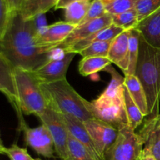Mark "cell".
I'll list each match as a JSON object with an SVG mask.
<instances>
[{"instance_id": "1", "label": "cell", "mask_w": 160, "mask_h": 160, "mask_svg": "<svg viewBox=\"0 0 160 160\" xmlns=\"http://www.w3.org/2000/svg\"><path fill=\"white\" fill-rule=\"evenodd\" d=\"M39 32L34 20H26L20 12H14L4 38L0 42V51L14 68L34 71L52 59L54 45H41L36 42Z\"/></svg>"}, {"instance_id": "2", "label": "cell", "mask_w": 160, "mask_h": 160, "mask_svg": "<svg viewBox=\"0 0 160 160\" xmlns=\"http://www.w3.org/2000/svg\"><path fill=\"white\" fill-rule=\"evenodd\" d=\"M134 75L142 83L146 95L148 107L147 119L155 118L160 114V48L150 45L142 35Z\"/></svg>"}, {"instance_id": "3", "label": "cell", "mask_w": 160, "mask_h": 160, "mask_svg": "<svg viewBox=\"0 0 160 160\" xmlns=\"http://www.w3.org/2000/svg\"><path fill=\"white\" fill-rule=\"evenodd\" d=\"M43 93L50 108L60 114H70L81 121L95 118L92 103L84 99L67 81L41 83Z\"/></svg>"}, {"instance_id": "4", "label": "cell", "mask_w": 160, "mask_h": 160, "mask_svg": "<svg viewBox=\"0 0 160 160\" xmlns=\"http://www.w3.org/2000/svg\"><path fill=\"white\" fill-rule=\"evenodd\" d=\"M15 81L22 113L42 115L48 105L39 80L32 71L15 68Z\"/></svg>"}, {"instance_id": "5", "label": "cell", "mask_w": 160, "mask_h": 160, "mask_svg": "<svg viewBox=\"0 0 160 160\" xmlns=\"http://www.w3.org/2000/svg\"><path fill=\"white\" fill-rule=\"evenodd\" d=\"M144 143L129 125L119 130L117 139L106 155V160H139Z\"/></svg>"}, {"instance_id": "6", "label": "cell", "mask_w": 160, "mask_h": 160, "mask_svg": "<svg viewBox=\"0 0 160 160\" xmlns=\"http://www.w3.org/2000/svg\"><path fill=\"white\" fill-rule=\"evenodd\" d=\"M95 118L102 120L120 130L128 125L123 96L112 98L102 94L95 101L91 102Z\"/></svg>"}, {"instance_id": "7", "label": "cell", "mask_w": 160, "mask_h": 160, "mask_svg": "<svg viewBox=\"0 0 160 160\" xmlns=\"http://www.w3.org/2000/svg\"><path fill=\"white\" fill-rule=\"evenodd\" d=\"M38 118L49 131L59 157L61 160H68L69 133L60 114L48 106Z\"/></svg>"}, {"instance_id": "8", "label": "cell", "mask_w": 160, "mask_h": 160, "mask_svg": "<svg viewBox=\"0 0 160 160\" xmlns=\"http://www.w3.org/2000/svg\"><path fill=\"white\" fill-rule=\"evenodd\" d=\"M0 92L7 98L15 109L20 123V128L26 124L20 110L17 84L15 81V68L9 59L0 51Z\"/></svg>"}, {"instance_id": "9", "label": "cell", "mask_w": 160, "mask_h": 160, "mask_svg": "<svg viewBox=\"0 0 160 160\" xmlns=\"http://www.w3.org/2000/svg\"><path fill=\"white\" fill-rule=\"evenodd\" d=\"M92 138L101 160H106V155L117 139L119 131L111 125L96 118L84 122Z\"/></svg>"}, {"instance_id": "10", "label": "cell", "mask_w": 160, "mask_h": 160, "mask_svg": "<svg viewBox=\"0 0 160 160\" xmlns=\"http://www.w3.org/2000/svg\"><path fill=\"white\" fill-rule=\"evenodd\" d=\"M20 130L24 133L25 141L28 146L44 157L53 158L55 151L54 142L45 125L42 123L38 128H31L26 124Z\"/></svg>"}, {"instance_id": "11", "label": "cell", "mask_w": 160, "mask_h": 160, "mask_svg": "<svg viewBox=\"0 0 160 160\" xmlns=\"http://www.w3.org/2000/svg\"><path fill=\"white\" fill-rule=\"evenodd\" d=\"M75 55L73 52H67L58 59L52 58L42 67L32 72L41 83H51L67 79V70Z\"/></svg>"}, {"instance_id": "12", "label": "cell", "mask_w": 160, "mask_h": 160, "mask_svg": "<svg viewBox=\"0 0 160 160\" xmlns=\"http://www.w3.org/2000/svg\"><path fill=\"white\" fill-rule=\"evenodd\" d=\"M112 23V16L106 13L102 17L91 20L82 25L77 26V28L72 31L71 34L59 45L58 49H60L62 51L63 48L69 46L71 44L86 38L95 33L99 31L100 30L109 26Z\"/></svg>"}, {"instance_id": "13", "label": "cell", "mask_w": 160, "mask_h": 160, "mask_svg": "<svg viewBox=\"0 0 160 160\" xmlns=\"http://www.w3.org/2000/svg\"><path fill=\"white\" fill-rule=\"evenodd\" d=\"M77 28L76 25L60 21L48 25L36 35V42L41 45H54L56 48Z\"/></svg>"}, {"instance_id": "14", "label": "cell", "mask_w": 160, "mask_h": 160, "mask_svg": "<svg viewBox=\"0 0 160 160\" xmlns=\"http://www.w3.org/2000/svg\"><path fill=\"white\" fill-rule=\"evenodd\" d=\"M138 134L144 143L143 150L160 160V114L152 119H146Z\"/></svg>"}, {"instance_id": "15", "label": "cell", "mask_w": 160, "mask_h": 160, "mask_svg": "<svg viewBox=\"0 0 160 160\" xmlns=\"http://www.w3.org/2000/svg\"><path fill=\"white\" fill-rule=\"evenodd\" d=\"M60 116L67 127L69 134L83 144L96 159L101 160L95 144L89 135L84 122L70 114H60Z\"/></svg>"}, {"instance_id": "16", "label": "cell", "mask_w": 160, "mask_h": 160, "mask_svg": "<svg viewBox=\"0 0 160 160\" xmlns=\"http://www.w3.org/2000/svg\"><path fill=\"white\" fill-rule=\"evenodd\" d=\"M130 30L123 31L112 41L107 57L112 63L120 67L126 73L128 67V46Z\"/></svg>"}, {"instance_id": "17", "label": "cell", "mask_w": 160, "mask_h": 160, "mask_svg": "<svg viewBox=\"0 0 160 160\" xmlns=\"http://www.w3.org/2000/svg\"><path fill=\"white\" fill-rule=\"evenodd\" d=\"M123 31L124 30L121 29L120 28H118V27L112 23L109 26L106 27V28L100 30L98 32L93 34L92 35L66 47L65 48L62 50V52L63 53L73 52L75 53V54H78V53H80V52L82 51L83 49L87 48L91 44L94 43V42H103V41H112Z\"/></svg>"}, {"instance_id": "18", "label": "cell", "mask_w": 160, "mask_h": 160, "mask_svg": "<svg viewBox=\"0 0 160 160\" xmlns=\"http://www.w3.org/2000/svg\"><path fill=\"white\" fill-rule=\"evenodd\" d=\"M136 29L150 45L160 48V8L141 20Z\"/></svg>"}, {"instance_id": "19", "label": "cell", "mask_w": 160, "mask_h": 160, "mask_svg": "<svg viewBox=\"0 0 160 160\" xmlns=\"http://www.w3.org/2000/svg\"><path fill=\"white\" fill-rule=\"evenodd\" d=\"M124 86L128 89L133 101L140 109L145 117L148 115V107L147 97L142 83L135 75L124 76Z\"/></svg>"}, {"instance_id": "20", "label": "cell", "mask_w": 160, "mask_h": 160, "mask_svg": "<svg viewBox=\"0 0 160 160\" xmlns=\"http://www.w3.org/2000/svg\"><path fill=\"white\" fill-rule=\"evenodd\" d=\"M58 0H23L19 12L26 20H33L56 7Z\"/></svg>"}, {"instance_id": "21", "label": "cell", "mask_w": 160, "mask_h": 160, "mask_svg": "<svg viewBox=\"0 0 160 160\" xmlns=\"http://www.w3.org/2000/svg\"><path fill=\"white\" fill-rule=\"evenodd\" d=\"M123 103L125 111L128 117V125L135 131L139 126L142 124L145 119V116L141 112L140 109L133 101L126 87H123Z\"/></svg>"}, {"instance_id": "22", "label": "cell", "mask_w": 160, "mask_h": 160, "mask_svg": "<svg viewBox=\"0 0 160 160\" xmlns=\"http://www.w3.org/2000/svg\"><path fill=\"white\" fill-rule=\"evenodd\" d=\"M112 62L108 57L92 56L84 57L79 63V72L82 76H90L101 70H104Z\"/></svg>"}, {"instance_id": "23", "label": "cell", "mask_w": 160, "mask_h": 160, "mask_svg": "<svg viewBox=\"0 0 160 160\" xmlns=\"http://www.w3.org/2000/svg\"><path fill=\"white\" fill-rule=\"evenodd\" d=\"M140 32L136 28L130 30L129 46H128V67L125 76L134 75L139 55V40Z\"/></svg>"}, {"instance_id": "24", "label": "cell", "mask_w": 160, "mask_h": 160, "mask_svg": "<svg viewBox=\"0 0 160 160\" xmlns=\"http://www.w3.org/2000/svg\"><path fill=\"white\" fill-rule=\"evenodd\" d=\"M92 1L73 2L65 8V21L78 26L87 14Z\"/></svg>"}, {"instance_id": "25", "label": "cell", "mask_w": 160, "mask_h": 160, "mask_svg": "<svg viewBox=\"0 0 160 160\" xmlns=\"http://www.w3.org/2000/svg\"><path fill=\"white\" fill-rule=\"evenodd\" d=\"M105 71L110 73L112 79L107 88L103 92L102 94L112 98L123 96V87H124V78L121 76L111 65L108 66Z\"/></svg>"}, {"instance_id": "26", "label": "cell", "mask_w": 160, "mask_h": 160, "mask_svg": "<svg viewBox=\"0 0 160 160\" xmlns=\"http://www.w3.org/2000/svg\"><path fill=\"white\" fill-rule=\"evenodd\" d=\"M68 160H98L83 144L69 134Z\"/></svg>"}, {"instance_id": "27", "label": "cell", "mask_w": 160, "mask_h": 160, "mask_svg": "<svg viewBox=\"0 0 160 160\" xmlns=\"http://www.w3.org/2000/svg\"><path fill=\"white\" fill-rule=\"evenodd\" d=\"M112 24L127 31L137 28L139 20L135 9H132L123 13L112 16Z\"/></svg>"}, {"instance_id": "28", "label": "cell", "mask_w": 160, "mask_h": 160, "mask_svg": "<svg viewBox=\"0 0 160 160\" xmlns=\"http://www.w3.org/2000/svg\"><path fill=\"white\" fill-rule=\"evenodd\" d=\"M112 41H103L96 42L91 44L90 45L80 52L79 54L84 57H92V56H103L107 57L109 53L110 45Z\"/></svg>"}, {"instance_id": "29", "label": "cell", "mask_w": 160, "mask_h": 160, "mask_svg": "<svg viewBox=\"0 0 160 160\" xmlns=\"http://www.w3.org/2000/svg\"><path fill=\"white\" fill-rule=\"evenodd\" d=\"M160 8V0H138L135 4L139 22Z\"/></svg>"}, {"instance_id": "30", "label": "cell", "mask_w": 160, "mask_h": 160, "mask_svg": "<svg viewBox=\"0 0 160 160\" xmlns=\"http://www.w3.org/2000/svg\"><path fill=\"white\" fill-rule=\"evenodd\" d=\"M137 1L138 0H115L105 6V9L106 12L109 15H117L134 9Z\"/></svg>"}, {"instance_id": "31", "label": "cell", "mask_w": 160, "mask_h": 160, "mask_svg": "<svg viewBox=\"0 0 160 160\" xmlns=\"http://www.w3.org/2000/svg\"><path fill=\"white\" fill-rule=\"evenodd\" d=\"M12 13L7 0H0V42L7 31Z\"/></svg>"}, {"instance_id": "32", "label": "cell", "mask_w": 160, "mask_h": 160, "mask_svg": "<svg viewBox=\"0 0 160 160\" xmlns=\"http://www.w3.org/2000/svg\"><path fill=\"white\" fill-rule=\"evenodd\" d=\"M106 13H107V12H106L105 6L102 3L101 1L100 0H92V4H91V6L89 8L87 14L82 20V21L78 26L84 24L87 22L95 20V19L98 18L100 17H102Z\"/></svg>"}, {"instance_id": "33", "label": "cell", "mask_w": 160, "mask_h": 160, "mask_svg": "<svg viewBox=\"0 0 160 160\" xmlns=\"http://www.w3.org/2000/svg\"><path fill=\"white\" fill-rule=\"evenodd\" d=\"M5 154L7 155L10 160H34L25 148H20L16 144H13L9 148H6Z\"/></svg>"}, {"instance_id": "34", "label": "cell", "mask_w": 160, "mask_h": 160, "mask_svg": "<svg viewBox=\"0 0 160 160\" xmlns=\"http://www.w3.org/2000/svg\"><path fill=\"white\" fill-rule=\"evenodd\" d=\"M84 1H92V0H58L57 4H56L55 9H65L69 5L72 4L73 2H84Z\"/></svg>"}, {"instance_id": "35", "label": "cell", "mask_w": 160, "mask_h": 160, "mask_svg": "<svg viewBox=\"0 0 160 160\" xmlns=\"http://www.w3.org/2000/svg\"><path fill=\"white\" fill-rule=\"evenodd\" d=\"M12 12H19L21 7L23 0H7Z\"/></svg>"}, {"instance_id": "36", "label": "cell", "mask_w": 160, "mask_h": 160, "mask_svg": "<svg viewBox=\"0 0 160 160\" xmlns=\"http://www.w3.org/2000/svg\"><path fill=\"white\" fill-rule=\"evenodd\" d=\"M139 160H156V159H155L151 154H149V153L146 152H145L144 150H142V155H141Z\"/></svg>"}, {"instance_id": "37", "label": "cell", "mask_w": 160, "mask_h": 160, "mask_svg": "<svg viewBox=\"0 0 160 160\" xmlns=\"http://www.w3.org/2000/svg\"><path fill=\"white\" fill-rule=\"evenodd\" d=\"M6 147L3 145L2 142L1 140V138H0V154H5V151H6Z\"/></svg>"}, {"instance_id": "38", "label": "cell", "mask_w": 160, "mask_h": 160, "mask_svg": "<svg viewBox=\"0 0 160 160\" xmlns=\"http://www.w3.org/2000/svg\"><path fill=\"white\" fill-rule=\"evenodd\" d=\"M100 1L102 2V3L105 6H107V5L110 4L111 2H114L115 0H100Z\"/></svg>"}, {"instance_id": "39", "label": "cell", "mask_w": 160, "mask_h": 160, "mask_svg": "<svg viewBox=\"0 0 160 160\" xmlns=\"http://www.w3.org/2000/svg\"><path fill=\"white\" fill-rule=\"evenodd\" d=\"M34 160H42V159H34Z\"/></svg>"}]
</instances>
